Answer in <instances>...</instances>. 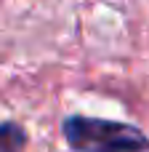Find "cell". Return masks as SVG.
<instances>
[{
  "mask_svg": "<svg viewBox=\"0 0 149 152\" xmlns=\"http://www.w3.org/2000/svg\"><path fill=\"white\" fill-rule=\"evenodd\" d=\"M61 136L72 152H149V136L123 120L67 115Z\"/></svg>",
  "mask_w": 149,
  "mask_h": 152,
  "instance_id": "cell-1",
  "label": "cell"
},
{
  "mask_svg": "<svg viewBox=\"0 0 149 152\" xmlns=\"http://www.w3.org/2000/svg\"><path fill=\"white\" fill-rule=\"evenodd\" d=\"M27 147V131L8 120V123H0V152H24Z\"/></svg>",
  "mask_w": 149,
  "mask_h": 152,
  "instance_id": "cell-2",
  "label": "cell"
}]
</instances>
